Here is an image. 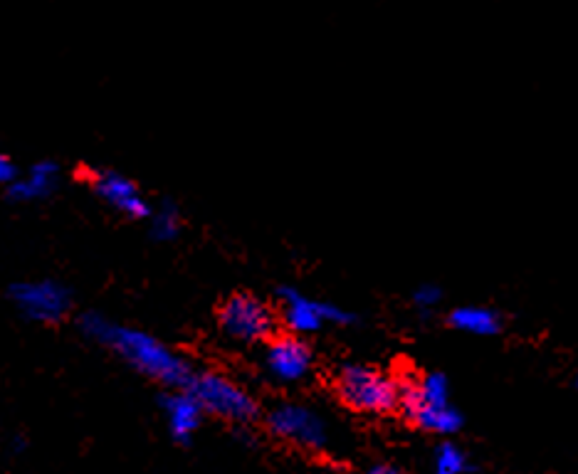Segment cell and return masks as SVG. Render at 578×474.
Returning a JSON list of instances; mask_svg holds the SVG:
<instances>
[{
	"label": "cell",
	"instance_id": "1",
	"mask_svg": "<svg viewBox=\"0 0 578 474\" xmlns=\"http://www.w3.org/2000/svg\"><path fill=\"white\" fill-rule=\"evenodd\" d=\"M80 329L87 339H94L107 349H112L114 354L122 356L131 368L144 373L146 378L164 383L168 391H188L193 378L198 376L191 363L183 361L176 351H171L156 336L146 334L141 329L112 324L97 312L82 314Z\"/></svg>",
	"mask_w": 578,
	"mask_h": 474
},
{
	"label": "cell",
	"instance_id": "2",
	"mask_svg": "<svg viewBox=\"0 0 578 474\" xmlns=\"http://www.w3.org/2000/svg\"><path fill=\"white\" fill-rule=\"evenodd\" d=\"M341 403L359 413H391L401 408V383L366 363H346L334 381Z\"/></svg>",
	"mask_w": 578,
	"mask_h": 474
},
{
	"label": "cell",
	"instance_id": "3",
	"mask_svg": "<svg viewBox=\"0 0 578 474\" xmlns=\"http://www.w3.org/2000/svg\"><path fill=\"white\" fill-rule=\"evenodd\" d=\"M218 324L230 339L243 344L272 341L277 336L275 309L267 307L260 297L250 292H235L223 299L218 309Z\"/></svg>",
	"mask_w": 578,
	"mask_h": 474
},
{
	"label": "cell",
	"instance_id": "4",
	"mask_svg": "<svg viewBox=\"0 0 578 474\" xmlns=\"http://www.w3.org/2000/svg\"><path fill=\"white\" fill-rule=\"evenodd\" d=\"M188 393L196 395V400L203 405L206 413L215 415V418L230 420V423L248 425L260 415L257 400L243 386L220 376V373H198Z\"/></svg>",
	"mask_w": 578,
	"mask_h": 474
},
{
	"label": "cell",
	"instance_id": "5",
	"mask_svg": "<svg viewBox=\"0 0 578 474\" xmlns=\"http://www.w3.org/2000/svg\"><path fill=\"white\" fill-rule=\"evenodd\" d=\"M267 425L277 437L294 442L304 450H324L329 430L317 410L299 403H280L267 413Z\"/></svg>",
	"mask_w": 578,
	"mask_h": 474
},
{
	"label": "cell",
	"instance_id": "6",
	"mask_svg": "<svg viewBox=\"0 0 578 474\" xmlns=\"http://www.w3.org/2000/svg\"><path fill=\"white\" fill-rule=\"evenodd\" d=\"M10 299L28 319L33 321H60L70 312V289L55 279H40V282H15L10 287Z\"/></svg>",
	"mask_w": 578,
	"mask_h": 474
},
{
	"label": "cell",
	"instance_id": "7",
	"mask_svg": "<svg viewBox=\"0 0 578 474\" xmlns=\"http://www.w3.org/2000/svg\"><path fill=\"white\" fill-rule=\"evenodd\" d=\"M277 297L282 302V321L294 336L314 334V331L322 329L324 321H334V324H349L351 321V314L336 304L304 297L294 287H280Z\"/></svg>",
	"mask_w": 578,
	"mask_h": 474
},
{
	"label": "cell",
	"instance_id": "8",
	"mask_svg": "<svg viewBox=\"0 0 578 474\" xmlns=\"http://www.w3.org/2000/svg\"><path fill=\"white\" fill-rule=\"evenodd\" d=\"M87 181L92 186V191L97 193L99 198L107 205H112L114 210H119L122 215H129V218H151L154 210L146 203L144 193L136 186L131 178L122 176L119 171H112V168H94V171H87Z\"/></svg>",
	"mask_w": 578,
	"mask_h": 474
},
{
	"label": "cell",
	"instance_id": "9",
	"mask_svg": "<svg viewBox=\"0 0 578 474\" xmlns=\"http://www.w3.org/2000/svg\"><path fill=\"white\" fill-rule=\"evenodd\" d=\"M314 354L299 336L277 334L265 346V368L275 381L299 383L309 376Z\"/></svg>",
	"mask_w": 578,
	"mask_h": 474
},
{
	"label": "cell",
	"instance_id": "10",
	"mask_svg": "<svg viewBox=\"0 0 578 474\" xmlns=\"http://www.w3.org/2000/svg\"><path fill=\"white\" fill-rule=\"evenodd\" d=\"M161 408H164L166 420H168V430H171L173 440L178 442H188L201 428L203 420V405L198 403L196 395L188 391H168L161 395Z\"/></svg>",
	"mask_w": 578,
	"mask_h": 474
},
{
	"label": "cell",
	"instance_id": "11",
	"mask_svg": "<svg viewBox=\"0 0 578 474\" xmlns=\"http://www.w3.org/2000/svg\"><path fill=\"white\" fill-rule=\"evenodd\" d=\"M401 410L406 413V418L413 425H418L420 430L433 435H455L462 428V415L460 410L450 405H423V403H403Z\"/></svg>",
	"mask_w": 578,
	"mask_h": 474
},
{
	"label": "cell",
	"instance_id": "12",
	"mask_svg": "<svg viewBox=\"0 0 578 474\" xmlns=\"http://www.w3.org/2000/svg\"><path fill=\"white\" fill-rule=\"evenodd\" d=\"M57 181H60V168L55 161H38L28 171V176L20 178L18 183L8 186V198L25 203V200H40L47 198L55 191Z\"/></svg>",
	"mask_w": 578,
	"mask_h": 474
},
{
	"label": "cell",
	"instance_id": "13",
	"mask_svg": "<svg viewBox=\"0 0 578 474\" xmlns=\"http://www.w3.org/2000/svg\"><path fill=\"white\" fill-rule=\"evenodd\" d=\"M448 321L455 329L475 336H495L502 329V319L490 307H457L450 312Z\"/></svg>",
	"mask_w": 578,
	"mask_h": 474
},
{
	"label": "cell",
	"instance_id": "14",
	"mask_svg": "<svg viewBox=\"0 0 578 474\" xmlns=\"http://www.w3.org/2000/svg\"><path fill=\"white\" fill-rule=\"evenodd\" d=\"M435 474H465L472 470L470 457L455 445V442H440L433 452Z\"/></svg>",
	"mask_w": 578,
	"mask_h": 474
},
{
	"label": "cell",
	"instance_id": "15",
	"mask_svg": "<svg viewBox=\"0 0 578 474\" xmlns=\"http://www.w3.org/2000/svg\"><path fill=\"white\" fill-rule=\"evenodd\" d=\"M181 233V213L173 203H164L159 210L151 215V235L156 240H173Z\"/></svg>",
	"mask_w": 578,
	"mask_h": 474
},
{
	"label": "cell",
	"instance_id": "16",
	"mask_svg": "<svg viewBox=\"0 0 578 474\" xmlns=\"http://www.w3.org/2000/svg\"><path fill=\"white\" fill-rule=\"evenodd\" d=\"M440 299H443V289H440L438 284H433V282L420 284V287L413 292V302L418 309L438 307Z\"/></svg>",
	"mask_w": 578,
	"mask_h": 474
},
{
	"label": "cell",
	"instance_id": "17",
	"mask_svg": "<svg viewBox=\"0 0 578 474\" xmlns=\"http://www.w3.org/2000/svg\"><path fill=\"white\" fill-rule=\"evenodd\" d=\"M20 178L23 176H20L18 166L13 163V158L0 156V181H3L5 186H13V183H18Z\"/></svg>",
	"mask_w": 578,
	"mask_h": 474
},
{
	"label": "cell",
	"instance_id": "18",
	"mask_svg": "<svg viewBox=\"0 0 578 474\" xmlns=\"http://www.w3.org/2000/svg\"><path fill=\"white\" fill-rule=\"evenodd\" d=\"M364 474H401L393 465H373Z\"/></svg>",
	"mask_w": 578,
	"mask_h": 474
}]
</instances>
